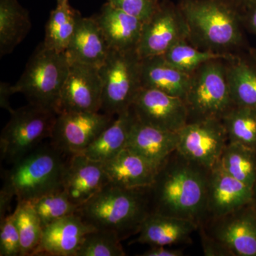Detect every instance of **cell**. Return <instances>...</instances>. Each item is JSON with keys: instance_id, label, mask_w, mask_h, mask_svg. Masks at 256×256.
<instances>
[{"instance_id": "6da1fadb", "label": "cell", "mask_w": 256, "mask_h": 256, "mask_svg": "<svg viewBox=\"0 0 256 256\" xmlns=\"http://www.w3.org/2000/svg\"><path fill=\"white\" fill-rule=\"evenodd\" d=\"M208 172L174 152L148 188L152 213L191 220L200 226L204 220Z\"/></svg>"}, {"instance_id": "7a4b0ae2", "label": "cell", "mask_w": 256, "mask_h": 256, "mask_svg": "<svg viewBox=\"0 0 256 256\" xmlns=\"http://www.w3.org/2000/svg\"><path fill=\"white\" fill-rule=\"evenodd\" d=\"M188 42L202 50L234 54L244 44L240 12L220 0H178Z\"/></svg>"}, {"instance_id": "3957f363", "label": "cell", "mask_w": 256, "mask_h": 256, "mask_svg": "<svg viewBox=\"0 0 256 256\" xmlns=\"http://www.w3.org/2000/svg\"><path fill=\"white\" fill-rule=\"evenodd\" d=\"M148 188H126L109 182L76 214L94 228L114 232L124 240L138 234L151 213Z\"/></svg>"}, {"instance_id": "277c9868", "label": "cell", "mask_w": 256, "mask_h": 256, "mask_svg": "<svg viewBox=\"0 0 256 256\" xmlns=\"http://www.w3.org/2000/svg\"><path fill=\"white\" fill-rule=\"evenodd\" d=\"M70 62L65 52L47 48L43 42L36 47L18 82L12 86L30 104L54 110L58 114L60 92L68 77Z\"/></svg>"}, {"instance_id": "5b68a950", "label": "cell", "mask_w": 256, "mask_h": 256, "mask_svg": "<svg viewBox=\"0 0 256 256\" xmlns=\"http://www.w3.org/2000/svg\"><path fill=\"white\" fill-rule=\"evenodd\" d=\"M62 152L52 144L37 148L13 164L4 182L15 194L18 202H30L50 192L63 190L66 163Z\"/></svg>"}, {"instance_id": "8992f818", "label": "cell", "mask_w": 256, "mask_h": 256, "mask_svg": "<svg viewBox=\"0 0 256 256\" xmlns=\"http://www.w3.org/2000/svg\"><path fill=\"white\" fill-rule=\"evenodd\" d=\"M207 256H256V210L252 203L198 226Z\"/></svg>"}, {"instance_id": "52a82bcc", "label": "cell", "mask_w": 256, "mask_h": 256, "mask_svg": "<svg viewBox=\"0 0 256 256\" xmlns=\"http://www.w3.org/2000/svg\"><path fill=\"white\" fill-rule=\"evenodd\" d=\"M141 62L136 50H109L99 68L102 86L100 112L117 116L132 107L142 88Z\"/></svg>"}, {"instance_id": "ba28073f", "label": "cell", "mask_w": 256, "mask_h": 256, "mask_svg": "<svg viewBox=\"0 0 256 256\" xmlns=\"http://www.w3.org/2000/svg\"><path fill=\"white\" fill-rule=\"evenodd\" d=\"M224 60H210L192 74L184 101L188 122L223 119L235 106L230 96Z\"/></svg>"}, {"instance_id": "9c48e42d", "label": "cell", "mask_w": 256, "mask_h": 256, "mask_svg": "<svg viewBox=\"0 0 256 256\" xmlns=\"http://www.w3.org/2000/svg\"><path fill=\"white\" fill-rule=\"evenodd\" d=\"M56 116L54 110L32 104L13 110L0 137L2 158L14 164L36 149L50 138Z\"/></svg>"}, {"instance_id": "30bf717a", "label": "cell", "mask_w": 256, "mask_h": 256, "mask_svg": "<svg viewBox=\"0 0 256 256\" xmlns=\"http://www.w3.org/2000/svg\"><path fill=\"white\" fill-rule=\"evenodd\" d=\"M186 18L178 4L161 0L152 15L144 22L137 47L141 60L164 55L176 44L188 41Z\"/></svg>"}, {"instance_id": "8fae6325", "label": "cell", "mask_w": 256, "mask_h": 256, "mask_svg": "<svg viewBox=\"0 0 256 256\" xmlns=\"http://www.w3.org/2000/svg\"><path fill=\"white\" fill-rule=\"evenodd\" d=\"M114 116L102 112H62L57 114L50 144L64 154H80L108 127Z\"/></svg>"}, {"instance_id": "7c38bea8", "label": "cell", "mask_w": 256, "mask_h": 256, "mask_svg": "<svg viewBox=\"0 0 256 256\" xmlns=\"http://www.w3.org/2000/svg\"><path fill=\"white\" fill-rule=\"evenodd\" d=\"M228 142L222 120H203L188 122L178 131L176 151L190 161L210 170L218 164Z\"/></svg>"}, {"instance_id": "4fadbf2b", "label": "cell", "mask_w": 256, "mask_h": 256, "mask_svg": "<svg viewBox=\"0 0 256 256\" xmlns=\"http://www.w3.org/2000/svg\"><path fill=\"white\" fill-rule=\"evenodd\" d=\"M132 108L138 121L163 130L178 132L188 122L184 100L156 89L142 88Z\"/></svg>"}, {"instance_id": "5bb4252c", "label": "cell", "mask_w": 256, "mask_h": 256, "mask_svg": "<svg viewBox=\"0 0 256 256\" xmlns=\"http://www.w3.org/2000/svg\"><path fill=\"white\" fill-rule=\"evenodd\" d=\"M102 80L99 68L70 63L68 77L60 92L58 114L62 112H100Z\"/></svg>"}, {"instance_id": "9a60e30c", "label": "cell", "mask_w": 256, "mask_h": 256, "mask_svg": "<svg viewBox=\"0 0 256 256\" xmlns=\"http://www.w3.org/2000/svg\"><path fill=\"white\" fill-rule=\"evenodd\" d=\"M252 188L238 181L217 164L208 172L204 222L228 214L252 203Z\"/></svg>"}, {"instance_id": "2e32d148", "label": "cell", "mask_w": 256, "mask_h": 256, "mask_svg": "<svg viewBox=\"0 0 256 256\" xmlns=\"http://www.w3.org/2000/svg\"><path fill=\"white\" fill-rule=\"evenodd\" d=\"M109 182L104 163L82 154L69 156L64 170L63 190L78 208Z\"/></svg>"}, {"instance_id": "e0dca14e", "label": "cell", "mask_w": 256, "mask_h": 256, "mask_svg": "<svg viewBox=\"0 0 256 256\" xmlns=\"http://www.w3.org/2000/svg\"><path fill=\"white\" fill-rule=\"evenodd\" d=\"M95 229L76 213L63 217L44 227L33 256H76L86 236Z\"/></svg>"}, {"instance_id": "ac0fdd59", "label": "cell", "mask_w": 256, "mask_h": 256, "mask_svg": "<svg viewBox=\"0 0 256 256\" xmlns=\"http://www.w3.org/2000/svg\"><path fill=\"white\" fill-rule=\"evenodd\" d=\"M94 18L110 50H137L144 22L109 2L102 6Z\"/></svg>"}, {"instance_id": "d6986e66", "label": "cell", "mask_w": 256, "mask_h": 256, "mask_svg": "<svg viewBox=\"0 0 256 256\" xmlns=\"http://www.w3.org/2000/svg\"><path fill=\"white\" fill-rule=\"evenodd\" d=\"M109 182L126 188H148L152 184L160 166L126 148L104 163Z\"/></svg>"}, {"instance_id": "ffe728a7", "label": "cell", "mask_w": 256, "mask_h": 256, "mask_svg": "<svg viewBox=\"0 0 256 256\" xmlns=\"http://www.w3.org/2000/svg\"><path fill=\"white\" fill-rule=\"evenodd\" d=\"M105 36L94 16H79L74 36L65 52L70 63L100 68L108 55Z\"/></svg>"}, {"instance_id": "44dd1931", "label": "cell", "mask_w": 256, "mask_h": 256, "mask_svg": "<svg viewBox=\"0 0 256 256\" xmlns=\"http://www.w3.org/2000/svg\"><path fill=\"white\" fill-rule=\"evenodd\" d=\"M198 226L191 220L151 213L141 226L138 236L133 242L150 246H170L191 242Z\"/></svg>"}, {"instance_id": "7402d4cb", "label": "cell", "mask_w": 256, "mask_h": 256, "mask_svg": "<svg viewBox=\"0 0 256 256\" xmlns=\"http://www.w3.org/2000/svg\"><path fill=\"white\" fill-rule=\"evenodd\" d=\"M178 132L163 130L136 120L127 144L128 149L158 166L178 149Z\"/></svg>"}, {"instance_id": "603a6c76", "label": "cell", "mask_w": 256, "mask_h": 256, "mask_svg": "<svg viewBox=\"0 0 256 256\" xmlns=\"http://www.w3.org/2000/svg\"><path fill=\"white\" fill-rule=\"evenodd\" d=\"M191 78L192 74L175 68L162 56L143 58L141 62L142 88L156 89L184 100Z\"/></svg>"}, {"instance_id": "cb8c5ba5", "label": "cell", "mask_w": 256, "mask_h": 256, "mask_svg": "<svg viewBox=\"0 0 256 256\" xmlns=\"http://www.w3.org/2000/svg\"><path fill=\"white\" fill-rule=\"evenodd\" d=\"M137 118L132 107L116 116L100 136L80 154L104 163L127 148L128 138Z\"/></svg>"}, {"instance_id": "d4e9b609", "label": "cell", "mask_w": 256, "mask_h": 256, "mask_svg": "<svg viewBox=\"0 0 256 256\" xmlns=\"http://www.w3.org/2000/svg\"><path fill=\"white\" fill-rule=\"evenodd\" d=\"M230 96L235 106L256 109V64L249 57L234 54L225 60Z\"/></svg>"}, {"instance_id": "484cf974", "label": "cell", "mask_w": 256, "mask_h": 256, "mask_svg": "<svg viewBox=\"0 0 256 256\" xmlns=\"http://www.w3.org/2000/svg\"><path fill=\"white\" fill-rule=\"evenodd\" d=\"M32 28L30 14L18 0H0V54H9L28 36Z\"/></svg>"}, {"instance_id": "4316f807", "label": "cell", "mask_w": 256, "mask_h": 256, "mask_svg": "<svg viewBox=\"0 0 256 256\" xmlns=\"http://www.w3.org/2000/svg\"><path fill=\"white\" fill-rule=\"evenodd\" d=\"M80 15L68 4L57 5L50 12L45 26L44 44L60 53L66 52Z\"/></svg>"}, {"instance_id": "83f0119b", "label": "cell", "mask_w": 256, "mask_h": 256, "mask_svg": "<svg viewBox=\"0 0 256 256\" xmlns=\"http://www.w3.org/2000/svg\"><path fill=\"white\" fill-rule=\"evenodd\" d=\"M218 164L228 174L254 188L256 184V150L228 142L220 156Z\"/></svg>"}, {"instance_id": "f1b7e54d", "label": "cell", "mask_w": 256, "mask_h": 256, "mask_svg": "<svg viewBox=\"0 0 256 256\" xmlns=\"http://www.w3.org/2000/svg\"><path fill=\"white\" fill-rule=\"evenodd\" d=\"M234 54L202 50L193 46L188 41H184L170 48L162 56L175 68L184 73L192 74L207 62L216 60H228Z\"/></svg>"}, {"instance_id": "f546056e", "label": "cell", "mask_w": 256, "mask_h": 256, "mask_svg": "<svg viewBox=\"0 0 256 256\" xmlns=\"http://www.w3.org/2000/svg\"><path fill=\"white\" fill-rule=\"evenodd\" d=\"M228 142L256 150V109L234 106L222 119Z\"/></svg>"}, {"instance_id": "4dcf8cb0", "label": "cell", "mask_w": 256, "mask_h": 256, "mask_svg": "<svg viewBox=\"0 0 256 256\" xmlns=\"http://www.w3.org/2000/svg\"><path fill=\"white\" fill-rule=\"evenodd\" d=\"M13 215L20 235L21 256H33L43 233L40 217L30 202H18Z\"/></svg>"}, {"instance_id": "1f68e13d", "label": "cell", "mask_w": 256, "mask_h": 256, "mask_svg": "<svg viewBox=\"0 0 256 256\" xmlns=\"http://www.w3.org/2000/svg\"><path fill=\"white\" fill-rule=\"evenodd\" d=\"M30 202L40 217L43 228L63 217L76 213L78 210L63 190L50 192Z\"/></svg>"}, {"instance_id": "d6a6232c", "label": "cell", "mask_w": 256, "mask_h": 256, "mask_svg": "<svg viewBox=\"0 0 256 256\" xmlns=\"http://www.w3.org/2000/svg\"><path fill=\"white\" fill-rule=\"evenodd\" d=\"M121 242L114 232L95 229L86 236L76 256H124Z\"/></svg>"}, {"instance_id": "836d02e7", "label": "cell", "mask_w": 256, "mask_h": 256, "mask_svg": "<svg viewBox=\"0 0 256 256\" xmlns=\"http://www.w3.org/2000/svg\"><path fill=\"white\" fill-rule=\"evenodd\" d=\"M0 256H21L20 235L13 213L0 220Z\"/></svg>"}, {"instance_id": "e575fe53", "label": "cell", "mask_w": 256, "mask_h": 256, "mask_svg": "<svg viewBox=\"0 0 256 256\" xmlns=\"http://www.w3.org/2000/svg\"><path fill=\"white\" fill-rule=\"evenodd\" d=\"M161 0H108L116 8L146 22L159 6Z\"/></svg>"}, {"instance_id": "d590c367", "label": "cell", "mask_w": 256, "mask_h": 256, "mask_svg": "<svg viewBox=\"0 0 256 256\" xmlns=\"http://www.w3.org/2000/svg\"><path fill=\"white\" fill-rule=\"evenodd\" d=\"M244 28L256 35V0H250L240 12Z\"/></svg>"}, {"instance_id": "8d00e7d4", "label": "cell", "mask_w": 256, "mask_h": 256, "mask_svg": "<svg viewBox=\"0 0 256 256\" xmlns=\"http://www.w3.org/2000/svg\"><path fill=\"white\" fill-rule=\"evenodd\" d=\"M15 196L12 188L4 182L2 188L0 192V220H2L6 215L10 214V207L12 201Z\"/></svg>"}, {"instance_id": "74e56055", "label": "cell", "mask_w": 256, "mask_h": 256, "mask_svg": "<svg viewBox=\"0 0 256 256\" xmlns=\"http://www.w3.org/2000/svg\"><path fill=\"white\" fill-rule=\"evenodd\" d=\"M168 246H151L141 256H182L184 252L178 249H172Z\"/></svg>"}, {"instance_id": "f35d334b", "label": "cell", "mask_w": 256, "mask_h": 256, "mask_svg": "<svg viewBox=\"0 0 256 256\" xmlns=\"http://www.w3.org/2000/svg\"><path fill=\"white\" fill-rule=\"evenodd\" d=\"M14 94L12 89V85L6 82H1L0 86V105L2 108L6 109L11 114L14 109L10 106V96Z\"/></svg>"}, {"instance_id": "ab89813d", "label": "cell", "mask_w": 256, "mask_h": 256, "mask_svg": "<svg viewBox=\"0 0 256 256\" xmlns=\"http://www.w3.org/2000/svg\"><path fill=\"white\" fill-rule=\"evenodd\" d=\"M226 3L232 8H235L239 12H242V9L245 8L246 5L250 1V0H220Z\"/></svg>"}, {"instance_id": "60d3db41", "label": "cell", "mask_w": 256, "mask_h": 256, "mask_svg": "<svg viewBox=\"0 0 256 256\" xmlns=\"http://www.w3.org/2000/svg\"><path fill=\"white\" fill-rule=\"evenodd\" d=\"M252 205L256 210V184L252 188Z\"/></svg>"}, {"instance_id": "b9f144b4", "label": "cell", "mask_w": 256, "mask_h": 256, "mask_svg": "<svg viewBox=\"0 0 256 256\" xmlns=\"http://www.w3.org/2000/svg\"><path fill=\"white\" fill-rule=\"evenodd\" d=\"M250 56L252 57V60H254L256 64V48H254V50H250Z\"/></svg>"}, {"instance_id": "7bdbcfd3", "label": "cell", "mask_w": 256, "mask_h": 256, "mask_svg": "<svg viewBox=\"0 0 256 256\" xmlns=\"http://www.w3.org/2000/svg\"><path fill=\"white\" fill-rule=\"evenodd\" d=\"M68 4V0H57V5Z\"/></svg>"}]
</instances>
